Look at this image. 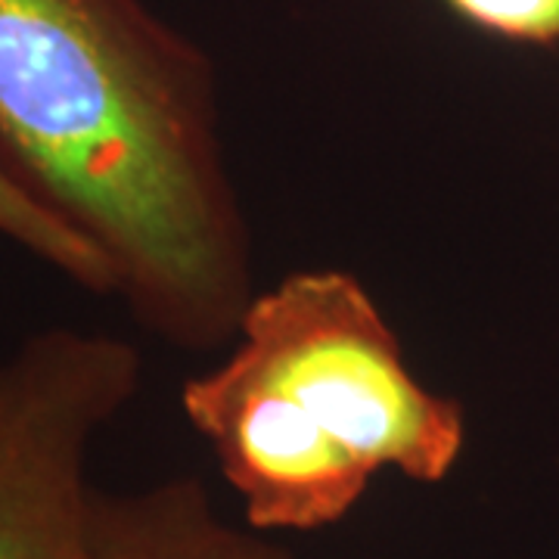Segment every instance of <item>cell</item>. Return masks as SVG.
<instances>
[{
    "label": "cell",
    "mask_w": 559,
    "mask_h": 559,
    "mask_svg": "<svg viewBox=\"0 0 559 559\" xmlns=\"http://www.w3.org/2000/svg\"><path fill=\"white\" fill-rule=\"evenodd\" d=\"M0 168L109 261L143 333L230 345L255 242L197 40L143 0H0Z\"/></svg>",
    "instance_id": "cell-1"
},
{
    "label": "cell",
    "mask_w": 559,
    "mask_h": 559,
    "mask_svg": "<svg viewBox=\"0 0 559 559\" xmlns=\"http://www.w3.org/2000/svg\"><path fill=\"white\" fill-rule=\"evenodd\" d=\"M227 348L180 404L246 525L318 532L345 520L382 469L436 485L457 466L460 401L417 380L352 271L308 267L259 289Z\"/></svg>",
    "instance_id": "cell-2"
},
{
    "label": "cell",
    "mask_w": 559,
    "mask_h": 559,
    "mask_svg": "<svg viewBox=\"0 0 559 559\" xmlns=\"http://www.w3.org/2000/svg\"><path fill=\"white\" fill-rule=\"evenodd\" d=\"M134 342L47 326L0 358V559H87V457L134 401Z\"/></svg>",
    "instance_id": "cell-3"
},
{
    "label": "cell",
    "mask_w": 559,
    "mask_h": 559,
    "mask_svg": "<svg viewBox=\"0 0 559 559\" xmlns=\"http://www.w3.org/2000/svg\"><path fill=\"white\" fill-rule=\"evenodd\" d=\"M87 559H293L264 532L224 522L193 476L109 495L94 491Z\"/></svg>",
    "instance_id": "cell-4"
},
{
    "label": "cell",
    "mask_w": 559,
    "mask_h": 559,
    "mask_svg": "<svg viewBox=\"0 0 559 559\" xmlns=\"http://www.w3.org/2000/svg\"><path fill=\"white\" fill-rule=\"evenodd\" d=\"M0 242H10L94 296H116L109 261L0 168Z\"/></svg>",
    "instance_id": "cell-5"
},
{
    "label": "cell",
    "mask_w": 559,
    "mask_h": 559,
    "mask_svg": "<svg viewBox=\"0 0 559 559\" xmlns=\"http://www.w3.org/2000/svg\"><path fill=\"white\" fill-rule=\"evenodd\" d=\"M463 25L522 47H557L559 0H441Z\"/></svg>",
    "instance_id": "cell-6"
}]
</instances>
